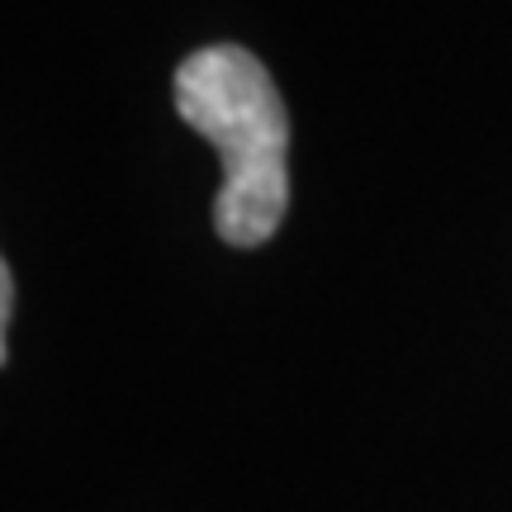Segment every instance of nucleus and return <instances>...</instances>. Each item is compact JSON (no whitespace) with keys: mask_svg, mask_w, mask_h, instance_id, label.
<instances>
[{"mask_svg":"<svg viewBox=\"0 0 512 512\" xmlns=\"http://www.w3.org/2000/svg\"><path fill=\"white\" fill-rule=\"evenodd\" d=\"M10 304H15V285H10V266L0 256V366H5V323H10Z\"/></svg>","mask_w":512,"mask_h":512,"instance_id":"nucleus-2","label":"nucleus"},{"mask_svg":"<svg viewBox=\"0 0 512 512\" xmlns=\"http://www.w3.org/2000/svg\"><path fill=\"white\" fill-rule=\"evenodd\" d=\"M176 110L223 162L219 238L228 247L271 242L290 204V114L271 72L233 43L200 48L176 72Z\"/></svg>","mask_w":512,"mask_h":512,"instance_id":"nucleus-1","label":"nucleus"}]
</instances>
